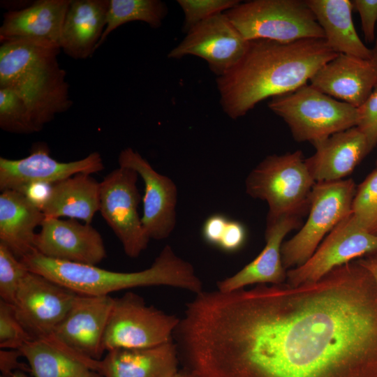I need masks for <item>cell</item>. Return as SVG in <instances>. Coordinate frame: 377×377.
<instances>
[{"label":"cell","mask_w":377,"mask_h":377,"mask_svg":"<svg viewBox=\"0 0 377 377\" xmlns=\"http://www.w3.org/2000/svg\"><path fill=\"white\" fill-rule=\"evenodd\" d=\"M36 251L54 260L96 265L106 256L103 239L91 223L45 217L36 233Z\"/></svg>","instance_id":"cell-16"},{"label":"cell","mask_w":377,"mask_h":377,"mask_svg":"<svg viewBox=\"0 0 377 377\" xmlns=\"http://www.w3.org/2000/svg\"><path fill=\"white\" fill-rule=\"evenodd\" d=\"M20 356H22L20 350L1 349L0 350L1 376L9 377L16 371L31 373L29 365L19 362Z\"/></svg>","instance_id":"cell-38"},{"label":"cell","mask_w":377,"mask_h":377,"mask_svg":"<svg viewBox=\"0 0 377 377\" xmlns=\"http://www.w3.org/2000/svg\"><path fill=\"white\" fill-rule=\"evenodd\" d=\"M167 13L166 4L159 0H110L105 28L96 50L111 32L124 24L140 21L158 28Z\"/></svg>","instance_id":"cell-28"},{"label":"cell","mask_w":377,"mask_h":377,"mask_svg":"<svg viewBox=\"0 0 377 377\" xmlns=\"http://www.w3.org/2000/svg\"><path fill=\"white\" fill-rule=\"evenodd\" d=\"M34 377H103L98 362L60 341L54 334L33 339L20 349Z\"/></svg>","instance_id":"cell-21"},{"label":"cell","mask_w":377,"mask_h":377,"mask_svg":"<svg viewBox=\"0 0 377 377\" xmlns=\"http://www.w3.org/2000/svg\"><path fill=\"white\" fill-rule=\"evenodd\" d=\"M357 112V127L365 136L370 152L377 145V84Z\"/></svg>","instance_id":"cell-34"},{"label":"cell","mask_w":377,"mask_h":377,"mask_svg":"<svg viewBox=\"0 0 377 377\" xmlns=\"http://www.w3.org/2000/svg\"><path fill=\"white\" fill-rule=\"evenodd\" d=\"M228 220L222 214H216L209 216L202 229L205 241L210 245L218 246Z\"/></svg>","instance_id":"cell-37"},{"label":"cell","mask_w":377,"mask_h":377,"mask_svg":"<svg viewBox=\"0 0 377 377\" xmlns=\"http://www.w3.org/2000/svg\"><path fill=\"white\" fill-rule=\"evenodd\" d=\"M377 251V237L369 233L351 213L324 238L302 265L287 271L286 283L297 286L319 280L334 268Z\"/></svg>","instance_id":"cell-12"},{"label":"cell","mask_w":377,"mask_h":377,"mask_svg":"<svg viewBox=\"0 0 377 377\" xmlns=\"http://www.w3.org/2000/svg\"><path fill=\"white\" fill-rule=\"evenodd\" d=\"M268 107L287 124L295 140L312 145L357 126L358 121L357 108L308 84L272 98Z\"/></svg>","instance_id":"cell-6"},{"label":"cell","mask_w":377,"mask_h":377,"mask_svg":"<svg viewBox=\"0 0 377 377\" xmlns=\"http://www.w3.org/2000/svg\"><path fill=\"white\" fill-rule=\"evenodd\" d=\"M246 237V230L242 223L228 220L217 247L226 252L237 251L243 246Z\"/></svg>","instance_id":"cell-36"},{"label":"cell","mask_w":377,"mask_h":377,"mask_svg":"<svg viewBox=\"0 0 377 377\" xmlns=\"http://www.w3.org/2000/svg\"><path fill=\"white\" fill-rule=\"evenodd\" d=\"M356 188L352 179L316 182L310 194L306 221L282 244L286 269L304 263L328 233L351 213Z\"/></svg>","instance_id":"cell-8"},{"label":"cell","mask_w":377,"mask_h":377,"mask_svg":"<svg viewBox=\"0 0 377 377\" xmlns=\"http://www.w3.org/2000/svg\"><path fill=\"white\" fill-rule=\"evenodd\" d=\"M179 353L172 340L145 348L108 351L98 362L103 377H170L179 371Z\"/></svg>","instance_id":"cell-22"},{"label":"cell","mask_w":377,"mask_h":377,"mask_svg":"<svg viewBox=\"0 0 377 377\" xmlns=\"http://www.w3.org/2000/svg\"><path fill=\"white\" fill-rule=\"evenodd\" d=\"M353 8L360 15L365 41L371 43L376 39L377 27V0H353Z\"/></svg>","instance_id":"cell-35"},{"label":"cell","mask_w":377,"mask_h":377,"mask_svg":"<svg viewBox=\"0 0 377 377\" xmlns=\"http://www.w3.org/2000/svg\"><path fill=\"white\" fill-rule=\"evenodd\" d=\"M114 298L108 295L77 294L54 334L80 354L101 360L103 339Z\"/></svg>","instance_id":"cell-17"},{"label":"cell","mask_w":377,"mask_h":377,"mask_svg":"<svg viewBox=\"0 0 377 377\" xmlns=\"http://www.w3.org/2000/svg\"><path fill=\"white\" fill-rule=\"evenodd\" d=\"M357 260L370 272L377 284V251Z\"/></svg>","instance_id":"cell-39"},{"label":"cell","mask_w":377,"mask_h":377,"mask_svg":"<svg viewBox=\"0 0 377 377\" xmlns=\"http://www.w3.org/2000/svg\"><path fill=\"white\" fill-rule=\"evenodd\" d=\"M184 14V32L187 33L199 23L231 9L239 0H177Z\"/></svg>","instance_id":"cell-32"},{"label":"cell","mask_w":377,"mask_h":377,"mask_svg":"<svg viewBox=\"0 0 377 377\" xmlns=\"http://www.w3.org/2000/svg\"><path fill=\"white\" fill-rule=\"evenodd\" d=\"M110 0H71L59 40L64 53L86 59L96 50L106 25Z\"/></svg>","instance_id":"cell-23"},{"label":"cell","mask_w":377,"mask_h":377,"mask_svg":"<svg viewBox=\"0 0 377 377\" xmlns=\"http://www.w3.org/2000/svg\"><path fill=\"white\" fill-rule=\"evenodd\" d=\"M33 340L17 320L13 306L0 300V348L20 350Z\"/></svg>","instance_id":"cell-33"},{"label":"cell","mask_w":377,"mask_h":377,"mask_svg":"<svg viewBox=\"0 0 377 377\" xmlns=\"http://www.w3.org/2000/svg\"><path fill=\"white\" fill-rule=\"evenodd\" d=\"M40 208L45 217H69L91 223L100 208V182L80 173L54 183Z\"/></svg>","instance_id":"cell-26"},{"label":"cell","mask_w":377,"mask_h":377,"mask_svg":"<svg viewBox=\"0 0 377 377\" xmlns=\"http://www.w3.org/2000/svg\"><path fill=\"white\" fill-rule=\"evenodd\" d=\"M313 145L316 151L305 158V162L316 182L343 179L369 153L366 138L357 126L336 133Z\"/></svg>","instance_id":"cell-20"},{"label":"cell","mask_w":377,"mask_h":377,"mask_svg":"<svg viewBox=\"0 0 377 377\" xmlns=\"http://www.w3.org/2000/svg\"><path fill=\"white\" fill-rule=\"evenodd\" d=\"M322 28L328 46L337 54L371 59L355 29L350 0H305Z\"/></svg>","instance_id":"cell-27"},{"label":"cell","mask_w":377,"mask_h":377,"mask_svg":"<svg viewBox=\"0 0 377 377\" xmlns=\"http://www.w3.org/2000/svg\"><path fill=\"white\" fill-rule=\"evenodd\" d=\"M170 377H199L191 371L184 369L183 370H179L177 373Z\"/></svg>","instance_id":"cell-40"},{"label":"cell","mask_w":377,"mask_h":377,"mask_svg":"<svg viewBox=\"0 0 377 377\" xmlns=\"http://www.w3.org/2000/svg\"><path fill=\"white\" fill-rule=\"evenodd\" d=\"M351 215L369 233L377 237V169L356 188Z\"/></svg>","instance_id":"cell-30"},{"label":"cell","mask_w":377,"mask_h":377,"mask_svg":"<svg viewBox=\"0 0 377 377\" xmlns=\"http://www.w3.org/2000/svg\"><path fill=\"white\" fill-rule=\"evenodd\" d=\"M29 272L26 265L0 242V297L13 304L18 288Z\"/></svg>","instance_id":"cell-31"},{"label":"cell","mask_w":377,"mask_h":377,"mask_svg":"<svg viewBox=\"0 0 377 377\" xmlns=\"http://www.w3.org/2000/svg\"><path fill=\"white\" fill-rule=\"evenodd\" d=\"M105 168L98 151L71 162L52 158L45 143L35 144L29 154L20 159L0 157V191L15 190L25 193L34 185H50L77 174L99 172Z\"/></svg>","instance_id":"cell-13"},{"label":"cell","mask_w":377,"mask_h":377,"mask_svg":"<svg viewBox=\"0 0 377 377\" xmlns=\"http://www.w3.org/2000/svg\"><path fill=\"white\" fill-rule=\"evenodd\" d=\"M45 216L27 194L5 190L0 194V242L20 260L36 251L35 229Z\"/></svg>","instance_id":"cell-24"},{"label":"cell","mask_w":377,"mask_h":377,"mask_svg":"<svg viewBox=\"0 0 377 377\" xmlns=\"http://www.w3.org/2000/svg\"><path fill=\"white\" fill-rule=\"evenodd\" d=\"M337 55L325 39L290 43L249 40L240 61L227 73L217 77L221 108L231 119L242 117L260 101L307 84Z\"/></svg>","instance_id":"cell-2"},{"label":"cell","mask_w":377,"mask_h":377,"mask_svg":"<svg viewBox=\"0 0 377 377\" xmlns=\"http://www.w3.org/2000/svg\"><path fill=\"white\" fill-rule=\"evenodd\" d=\"M302 217L283 216L267 219L265 246L258 256L234 275L217 283L219 291L228 293L249 285L285 283L287 272L281 258V247L288 232L300 226Z\"/></svg>","instance_id":"cell-19"},{"label":"cell","mask_w":377,"mask_h":377,"mask_svg":"<svg viewBox=\"0 0 377 377\" xmlns=\"http://www.w3.org/2000/svg\"><path fill=\"white\" fill-rule=\"evenodd\" d=\"M309 81L321 92L357 108L377 84V65L371 59L337 54Z\"/></svg>","instance_id":"cell-18"},{"label":"cell","mask_w":377,"mask_h":377,"mask_svg":"<svg viewBox=\"0 0 377 377\" xmlns=\"http://www.w3.org/2000/svg\"><path fill=\"white\" fill-rule=\"evenodd\" d=\"M371 52H372L371 60L377 65V35L376 36V39L374 41V47L371 49Z\"/></svg>","instance_id":"cell-41"},{"label":"cell","mask_w":377,"mask_h":377,"mask_svg":"<svg viewBox=\"0 0 377 377\" xmlns=\"http://www.w3.org/2000/svg\"><path fill=\"white\" fill-rule=\"evenodd\" d=\"M376 169H377V165H376Z\"/></svg>","instance_id":"cell-43"},{"label":"cell","mask_w":377,"mask_h":377,"mask_svg":"<svg viewBox=\"0 0 377 377\" xmlns=\"http://www.w3.org/2000/svg\"><path fill=\"white\" fill-rule=\"evenodd\" d=\"M249 45L225 13L216 15L193 27L168 54L172 59L186 55L202 58L218 77L232 69Z\"/></svg>","instance_id":"cell-14"},{"label":"cell","mask_w":377,"mask_h":377,"mask_svg":"<svg viewBox=\"0 0 377 377\" xmlns=\"http://www.w3.org/2000/svg\"><path fill=\"white\" fill-rule=\"evenodd\" d=\"M71 0H38L8 11L0 27V41L36 39L59 45L63 22Z\"/></svg>","instance_id":"cell-25"},{"label":"cell","mask_w":377,"mask_h":377,"mask_svg":"<svg viewBox=\"0 0 377 377\" xmlns=\"http://www.w3.org/2000/svg\"><path fill=\"white\" fill-rule=\"evenodd\" d=\"M0 128L8 133L40 131L25 101L13 91L0 87Z\"/></svg>","instance_id":"cell-29"},{"label":"cell","mask_w":377,"mask_h":377,"mask_svg":"<svg viewBox=\"0 0 377 377\" xmlns=\"http://www.w3.org/2000/svg\"><path fill=\"white\" fill-rule=\"evenodd\" d=\"M1 43L0 87L13 91L25 101L41 131L73 103L66 71L57 59L61 48L57 43L36 39Z\"/></svg>","instance_id":"cell-3"},{"label":"cell","mask_w":377,"mask_h":377,"mask_svg":"<svg viewBox=\"0 0 377 377\" xmlns=\"http://www.w3.org/2000/svg\"><path fill=\"white\" fill-rule=\"evenodd\" d=\"M0 377H5V376H1ZM9 377H29V376L26 374V372L24 371H16Z\"/></svg>","instance_id":"cell-42"},{"label":"cell","mask_w":377,"mask_h":377,"mask_svg":"<svg viewBox=\"0 0 377 377\" xmlns=\"http://www.w3.org/2000/svg\"><path fill=\"white\" fill-rule=\"evenodd\" d=\"M248 41L290 43L325 39L324 32L305 0H253L225 12Z\"/></svg>","instance_id":"cell-7"},{"label":"cell","mask_w":377,"mask_h":377,"mask_svg":"<svg viewBox=\"0 0 377 377\" xmlns=\"http://www.w3.org/2000/svg\"><path fill=\"white\" fill-rule=\"evenodd\" d=\"M31 272L43 275L77 294L108 295L136 287L166 286L202 291V283L193 266L166 245L152 265L142 271L121 272L47 258L36 251L20 259Z\"/></svg>","instance_id":"cell-4"},{"label":"cell","mask_w":377,"mask_h":377,"mask_svg":"<svg viewBox=\"0 0 377 377\" xmlns=\"http://www.w3.org/2000/svg\"><path fill=\"white\" fill-rule=\"evenodd\" d=\"M77 293L29 271L21 282L13 304L15 316L32 339L54 334Z\"/></svg>","instance_id":"cell-11"},{"label":"cell","mask_w":377,"mask_h":377,"mask_svg":"<svg viewBox=\"0 0 377 377\" xmlns=\"http://www.w3.org/2000/svg\"><path fill=\"white\" fill-rule=\"evenodd\" d=\"M175 336L199 377H377V284L355 260L297 286L202 291Z\"/></svg>","instance_id":"cell-1"},{"label":"cell","mask_w":377,"mask_h":377,"mask_svg":"<svg viewBox=\"0 0 377 377\" xmlns=\"http://www.w3.org/2000/svg\"><path fill=\"white\" fill-rule=\"evenodd\" d=\"M139 175L119 166L100 182V208L103 218L121 242L124 253L137 258L149 242L138 213L141 198L137 186Z\"/></svg>","instance_id":"cell-10"},{"label":"cell","mask_w":377,"mask_h":377,"mask_svg":"<svg viewBox=\"0 0 377 377\" xmlns=\"http://www.w3.org/2000/svg\"><path fill=\"white\" fill-rule=\"evenodd\" d=\"M180 319L146 304L139 295L127 292L114 298L103 339L105 351L145 348L172 340Z\"/></svg>","instance_id":"cell-9"},{"label":"cell","mask_w":377,"mask_h":377,"mask_svg":"<svg viewBox=\"0 0 377 377\" xmlns=\"http://www.w3.org/2000/svg\"><path fill=\"white\" fill-rule=\"evenodd\" d=\"M316 184L302 151L267 156L249 174L246 193L265 201L267 219L283 216H303L309 209V198Z\"/></svg>","instance_id":"cell-5"},{"label":"cell","mask_w":377,"mask_h":377,"mask_svg":"<svg viewBox=\"0 0 377 377\" xmlns=\"http://www.w3.org/2000/svg\"><path fill=\"white\" fill-rule=\"evenodd\" d=\"M119 166L134 170L145 184L142 223L149 237L168 238L177 223V187L168 177L156 172L138 151L127 147L118 157Z\"/></svg>","instance_id":"cell-15"}]
</instances>
